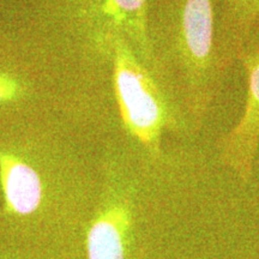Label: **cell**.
<instances>
[{"label": "cell", "instance_id": "1", "mask_svg": "<svg viewBox=\"0 0 259 259\" xmlns=\"http://www.w3.org/2000/svg\"><path fill=\"white\" fill-rule=\"evenodd\" d=\"M153 74L186 135L198 134L225 74L216 53L219 0H154Z\"/></svg>", "mask_w": 259, "mask_h": 259}, {"label": "cell", "instance_id": "2", "mask_svg": "<svg viewBox=\"0 0 259 259\" xmlns=\"http://www.w3.org/2000/svg\"><path fill=\"white\" fill-rule=\"evenodd\" d=\"M114 92L122 122L132 137L151 154L160 151L164 130L187 136L157 80L121 35L111 42Z\"/></svg>", "mask_w": 259, "mask_h": 259}, {"label": "cell", "instance_id": "3", "mask_svg": "<svg viewBox=\"0 0 259 259\" xmlns=\"http://www.w3.org/2000/svg\"><path fill=\"white\" fill-rule=\"evenodd\" d=\"M238 61L244 67L247 80L245 108L239 121L219 141V150L223 163L242 181H247L259 148V19Z\"/></svg>", "mask_w": 259, "mask_h": 259}, {"label": "cell", "instance_id": "4", "mask_svg": "<svg viewBox=\"0 0 259 259\" xmlns=\"http://www.w3.org/2000/svg\"><path fill=\"white\" fill-rule=\"evenodd\" d=\"M132 210L122 196H113L97 212L88 232V259H125Z\"/></svg>", "mask_w": 259, "mask_h": 259}, {"label": "cell", "instance_id": "5", "mask_svg": "<svg viewBox=\"0 0 259 259\" xmlns=\"http://www.w3.org/2000/svg\"><path fill=\"white\" fill-rule=\"evenodd\" d=\"M259 19V0H219L216 53L223 74L238 61Z\"/></svg>", "mask_w": 259, "mask_h": 259}, {"label": "cell", "instance_id": "6", "mask_svg": "<svg viewBox=\"0 0 259 259\" xmlns=\"http://www.w3.org/2000/svg\"><path fill=\"white\" fill-rule=\"evenodd\" d=\"M0 179L9 215H31L40 208L44 196L38 173L21 158L0 151Z\"/></svg>", "mask_w": 259, "mask_h": 259}, {"label": "cell", "instance_id": "7", "mask_svg": "<svg viewBox=\"0 0 259 259\" xmlns=\"http://www.w3.org/2000/svg\"><path fill=\"white\" fill-rule=\"evenodd\" d=\"M19 85L10 77L0 76V102L9 101L18 95Z\"/></svg>", "mask_w": 259, "mask_h": 259}]
</instances>
